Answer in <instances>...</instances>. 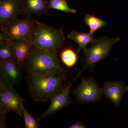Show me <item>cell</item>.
Wrapping results in <instances>:
<instances>
[{
	"label": "cell",
	"mask_w": 128,
	"mask_h": 128,
	"mask_svg": "<svg viewBox=\"0 0 128 128\" xmlns=\"http://www.w3.org/2000/svg\"><path fill=\"white\" fill-rule=\"evenodd\" d=\"M66 72L59 75H37L27 73V84L30 96L38 102H44L60 92L66 80Z\"/></svg>",
	"instance_id": "6da1fadb"
},
{
	"label": "cell",
	"mask_w": 128,
	"mask_h": 128,
	"mask_svg": "<svg viewBox=\"0 0 128 128\" xmlns=\"http://www.w3.org/2000/svg\"><path fill=\"white\" fill-rule=\"evenodd\" d=\"M58 50L49 51L33 46L23 67L28 73L37 75H59L64 73L60 65Z\"/></svg>",
	"instance_id": "7a4b0ae2"
},
{
	"label": "cell",
	"mask_w": 128,
	"mask_h": 128,
	"mask_svg": "<svg viewBox=\"0 0 128 128\" xmlns=\"http://www.w3.org/2000/svg\"><path fill=\"white\" fill-rule=\"evenodd\" d=\"M65 41L61 28L55 29L42 22H38L34 36L33 46L44 50H58Z\"/></svg>",
	"instance_id": "3957f363"
},
{
	"label": "cell",
	"mask_w": 128,
	"mask_h": 128,
	"mask_svg": "<svg viewBox=\"0 0 128 128\" xmlns=\"http://www.w3.org/2000/svg\"><path fill=\"white\" fill-rule=\"evenodd\" d=\"M119 38H109L106 36L94 39L92 43L91 47L84 50V54L86 57L85 64L82 70L77 73L76 78V79L80 78L82 71L86 69H89L92 71L97 63L108 56L112 46L119 41Z\"/></svg>",
	"instance_id": "277c9868"
},
{
	"label": "cell",
	"mask_w": 128,
	"mask_h": 128,
	"mask_svg": "<svg viewBox=\"0 0 128 128\" xmlns=\"http://www.w3.org/2000/svg\"><path fill=\"white\" fill-rule=\"evenodd\" d=\"M38 23L37 21L27 16L22 19H15L0 29L6 40L16 42L34 37Z\"/></svg>",
	"instance_id": "5b68a950"
},
{
	"label": "cell",
	"mask_w": 128,
	"mask_h": 128,
	"mask_svg": "<svg viewBox=\"0 0 128 128\" xmlns=\"http://www.w3.org/2000/svg\"><path fill=\"white\" fill-rule=\"evenodd\" d=\"M0 76V115H6L9 112L16 113L22 116V108L25 98L19 96L13 88Z\"/></svg>",
	"instance_id": "8992f818"
},
{
	"label": "cell",
	"mask_w": 128,
	"mask_h": 128,
	"mask_svg": "<svg viewBox=\"0 0 128 128\" xmlns=\"http://www.w3.org/2000/svg\"><path fill=\"white\" fill-rule=\"evenodd\" d=\"M80 84L73 92L80 103H96L101 101L103 93L98 83L90 76L81 78Z\"/></svg>",
	"instance_id": "52a82bcc"
},
{
	"label": "cell",
	"mask_w": 128,
	"mask_h": 128,
	"mask_svg": "<svg viewBox=\"0 0 128 128\" xmlns=\"http://www.w3.org/2000/svg\"><path fill=\"white\" fill-rule=\"evenodd\" d=\"M76 78L73 79L72 82H69L68 85L62 89V91L54 96L50 99V104L48 109L38 118L40 121L49 115H52L58 111L68 106L72 102L71 98L70 96V88L73 82Z\"/></svg>",
	"instance_id": "ba28073f"
},
{
	"label": "cell",
	"mask_w": 128,
	"mask_h": 128,
	"mask_svg": "<svg viewBox=\"0 0 128 128\" xmlns=\"http://www.w3.org/2000/svg\"><path fill=\"white\" fill-rule=\"evenodd\" d=\"M22 67L16 58L8 60H0V76L12 86L19 84L22 78Z\"/></svg>",
	"instance_id": "9c48e42d"
},
{
	"label": "cell",
	"mask_w": 128,
	"mask_h": 128,
	"mask_svg": "<svg viewBox=\"0 0 128 128\" xmlns=\"http://www.w3.org/2000/svg\"><path fill=\"white\" fill-rule=\"evenodd\" d=\"M21 12V0H0V28L17 18Z\"/></svg>",
	"instance_id": "30bf717a"
},
{
	"label": "cell",
	"mask_w": 128,
	"mask_h": 128,
	"mask_svg": "<svg viewBox=\"0 0 128 128\" xmlns=\"http://www.w3.org/2000/svg\"><path fill=\"white\" fill-rule=\"evenodd\" d=\"M102 90L103 94L116 107L119 106L123 96L126 92L124 83L121 80L115 82H106Z\"/></svg>",
	"instance_id": "8fae6325"
},
{
	"label": "cell",
	"mask_w": 128,
	"mask_h": 128,
	"mask_svg": "<svg viewBox=\"0 0 128 128\" xmlns=\"http://www.w3.org/2000/svg\"><path fill=\"white\" fill-rule=\"evenodd\" d=\"M21 14L30 16H40L48 13V0H21Z\"/></svg>",
	"instance_id": "7c38bea8"
},
{
	"label": "cell",
	"mask_w": 128,
	"mask_h": 128,
	"mask_svg": "<svg viewBox=\"0 0 128 128\" xmlns=\"http://www.w3.org/2000/svg\"><path fill=\"white\" fill-rule=\"evenodd\" d=\"M34 37L15 42H10L14 50L15 58L18 64L23 67L25 60L30 54L33 46Z\"/></svg>",
	"instance_id": "4fadbf2b"
},
{
	"label": "cell",
	"mask_w": 128,
	"mask_h": 128,
	"mask_svg": "<svg viewBox=\"0 0 128 128\" xmlns=\"http://www.w3.org/2000/svg\"><path fill=\"white\" fill-rule=\"evenodd\" d=\"M67 37L78 44L79 46L78 52L82 50H85L88 44L92 42L95 39L94 38V34L90 32L87 33L73 31L68 34Z\"/></svg>",
	"instance_id": "5bb4252c"
},
{
	"label": "cell",
	"mask_w": 128,
	"mask_h": 128,
	"mask_svg": "<svg viewBox=\"0 0 128 128\" xmlns=\"http://www.w3.org/2000/svg\"><path fill=\"white\" fill-rule=\"evenodd\" d=\"M60 56L63 64L69 68L74 66L78 60L76 53L70 48L63 50L60 53Z\"/></svg>",
	"instance_id": "9a60e30c"
},
{
	"label": "cell",
	"mask_w": 128,
	"mask_h": 128,
	"mask_svg": "<svg viewBox=\"0 0 128 128\" xmlns=\"http://www.w3.org/2000/svg\"><path fill=\"white\" fill-rule=\"evenodd\" d=\"M85 23L90 28V32L94 34V32L105 26L106 23L105 21L96 17L93 15L87 14L84 18Z\"/></svg>",
	"instance_id": "2e32d148"
},
{
	"label": "cell",
	"mask_w": 128,
	"mask_h": 128,
	"mask_svg": "<svg viewBox=\"0 0 128 128\" xmlns=\"http://www.w3.org/2000/svg\"><path fill=\"white\" fill-rule=\"evenodd\" d=\"M48 9H55L68 13L75 14L76 10L69 7L66 0H49L48 4Z\"/></svg>",
	"instance_id": "e0dca14e"
},
{
	"label": "cell",
	"mask_w": 128,
	"mask_h": 128,
	"mask_svg": "<svg viewBox=\"0 0 128 128\" xmlns=\"http://www.w3.org/2000/svg\"><path fill=\"white\" fill-rule=\"evenodd\" d=\"M15 58L14 49L10 42L7 40L0 42V59L8 60Z\"/></svg>",
	"instance_id": "ac0fdd59"
},
{
	"label": "cell",
	"mask_w": 128,
	"mask_h": 128,
	"mask_svg": "<svg viewBox=\"0 0 128 128\" xmlns=\"http://www.w3.org/2000/svg\"><path fill=\"white\" fill-rule=\"evenodd\" d=\"M22 114L24 117L25 128H39V124L38 121L33 117L32 114L24 107V105L22 107Z\"/></svg>",
	"instance_id": "d6986e66"
},
{
	"label": "cell",
	"mask_w": 128,
	"mask_h": 128,
	"mask_svg": "<svg viewBox=\"0 0 128 128\" xmlns=\"http://www.w3.org/2000/svg\"><path fill=\"white\" fill-rule=\"evenodd\" d=\"M69 128H86V126L82 122H80L77 121L75 124H74L69 126Z\"/></svg>",
	"instance_id": "ffe728a7"
},
{
	"label": "cell",
	"mask_w": 128,
	"mask_h": 128,
	"mask_svg": "<svg viewBox=\"0 0 128 128\" xmlns=\"http://www.w3.org/2000/svg\"><path fill=\"white\" fill-rule=\"evenodd\" d=\"M126 91L128 92V86H126Z\"/></svg>",
	"instance_id": "44dd1931"
}]
</instances>
